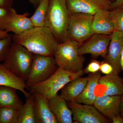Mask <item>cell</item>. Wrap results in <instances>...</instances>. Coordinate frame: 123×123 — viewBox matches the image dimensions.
Segmentation results:
<instances>
[{
    "label": "cell",
    "instance_id": "cell-20",
    "mask_svg": "<svg viewBox=\"0 0 123 123\" xmlns=\"http://www.w3.org/2000/svg\"><path fill=\"white\" fill-rule=\"evenodd\" d=\"M88 74V80L85 88L76 102L83 104L93 105L97 98L94 94L95 89L101 76V73L99 71Z\"/></svg>",
    "mask_w": 123,
    "mask_h": 123
},
{
    "label": "cell",
    "instance_id": "cell-18",
    "mask_svg": "<svg viewBox=\"0 0 123 123\" xmlns=\"http://www.w3.org/2000/svg\"><path fill=\"white\" fill-rule=\"evenodd\" d=\"M0 85L10 86L20 91L26 98L31 94V93L27 92L25 90L28 89L25 81L7 69L3 64H0Z\"/></svg>",
    "mask_w": 123,
    "mask_h": 123
},
{
    "label": "cell",
    "instance_id": "cell-34",
    "mask_svg": "<svg viewBox=\"0 0 123 123\" xmlns=\"http://www.w3.org/2000/svg\"><path fill=\"white\" fill-rule=\"evenodd\" d=\"M120 64L121 70L123 71V47L122 48L121 55H120Z\"/></svg>",
    "mask_w": 123,
    "mask_h": 123
},
{
    "label": "cell",
    "instance_id": "cell-26",
    "mask_svg": "<svg viewBox=\"0 0 123 123\" xmlns=\"http://www.w3.org/2000/svg\"><path fill=\"white\" fill-rule=\"evenodd\" d=\"M12 42L11 34L7 37L0 39V62L4 61L6 58Z\"/></svg>",
    "mask_w": 123,
    "mask_h": 123
},
{
    "label": "cell",
    "instance_id": "cell-13",
    "mask_svg": "<svg viewBox=\"0 0 123 123\" xmlns=\"http://www.w3.org/2000/svg\"><path fill=\"white\" fill-rule=\"evenodd\" d=\"M123 47V32L115 30L111 34L107 55L104 61L111 64L118 74L122 71L120 59Z\"/></svg>",
    "mask_w": 123,
    "mask_h": 123
},
{
    "label": "cell",
    "instance_id": "cell-21",
    "mask_svg": "<svg viewBox=\"0 0 123 123\" xmlns=\"http://www.w3.org/2000/svg\"><path fill=\"white\" fill-rule=\"evenodd\" d=\"M16 89L0 85V108L12 106L21 109L23 102L18 96Z\"/></svg>",
    "mask_w": 123,
    "mask_h": 123
},
{
    "label": "cell",
    "instance_id": "cell-6",
    "mask_svg": "<svg viewBox=\"0 0 123 123\" xmlns=\"http://www.w3.org/2000/svg\"><path fill=\"white\" fill-rule=\"evenodd\" d=\"M58 68L54 56L34 54L30 72L25 81L28 89L48 79Z\"/></svg>",
    "mask_w": 123,
    "mask_h": 123
},
{
    "label": "cell",
    "instance_id": "cell-17",
    "mask_svg": "<svg viewBox=\"0 0 123 123\" xmlns=\"http://www.w3.org/2000/svg\"><path fill=\"white\" fill-rule=\"evenodd\" d=\"M94 34L110 35L115 30L111 20V11L101 9L94 15L92 24Z\"/></svg>",
    "mask_w": 123,
    "mask_h": 123
},
{
    "label": "cell",
    "instance_id": "cell-37",
    "mask_svg": "<svg viewBox=\"0 0 123 123\" xmlns=\"http://www.w3.org/2000/svg\"></svg>",
    "mask_w": 123,
    "mask_h": 123
},
{
    "label": "cell",
    "instance_id": "cell-9",
    "mask_svg": "<svg viewBox=\"0 0 123 123\" xmlns=\"http://www.w3.org/2000/svg\"><path fill=\"white\" fill-rule=\"evenodd\" d=\"M110 35L94 34L79 46L78 51L81 55L91 54L95 57L105 58L107 55L111 39Z\"/></svg>",
    "mask_w": 123,
    "mask_h": 123
},
{
    "label": "cell",
    "instance_id": "cell-5",
    "mask_svg": "<svg viewBox=\"0 0 123 123\" xmlns=\"http://www.w3.org/2000/svg\"><path fill=\"white\" fill-rule=\"evenodd\" d=\"M84 74L83 69L77 73H74L59 68L48 79L32 86L29 90L30 92H37L48 100L56 95L59 91L69 82L82 76Z\"/></svg>",
    "mask_w": 123,
    "mask_h": 123
},
{
    "label": "cell",
    "instance_id": "cell-28",
    "mask_svg": "<svg viewBox=\"0 0 123 123\" xmlns=\"http://www.w3.org/2000/svg\"><path fill=\"white\" fill-rule=\"evenodd\" d=\"M101 64L100 62L95 60H92L83 69L84 73L93 74L99 71Z\"/></svg>",
    "mask_w": 123,
    "mask_h": 123
},
{
    "label": "cell",
    "instance_id": "cell-35",
    "mask_svg": "<svg viewBox=\"0 0 123 123\" xmlns=\"http://www.w3.org/2000/svg\"><path fill=\"white\" fill-rule=\"evenodd\" d=\"M42 0H29V2L34 6H38Z\"/></svg>",
    "mask_w": 123,
    "mask_h": 123
},
{
    "label": "cell",
    "instance_id": "cell-31",
    "mask_svg": "<svg viewBox=\"0 0 123 123\" xmlns=\"http://www.w3.org/2000/svg\"><path fill=\"white\" fill-rule=\"evenodd\" d=\"M123 6V0H115L112 2L111 5V9H113Z\"/></svg>",
    "mask_w": 123,
    "mask_h": 123
},
{
    "label": "cell",
    "instance_id": "cell-22",
    "mask_svg": "<svg viewBox=\"0 0 123 123\" xmlns=\"http://www.w3.org/2000/svg\"><path fill=\"white\" fill-rule=\"evenodd\" d=\"M34 101V94L31 93L30 96L26 98L25 103L21 109L18 123H36Z\"/></svg>",
    "mask_w": 123,
    "mask_h": 123
},
{
    "label": "cell",
    "instance_id": "cell-12",
    "mask_svg": "<svg viewBox=\"0 0 123 123\" xmlns=\"http://www.w3.org/2000/svg\"><path fill=\"white\" fill-rule=\"evenodd\" d=\"M121 102L120 95H103L97 97L93 105L111 121L113 117L120 115Z\"/></svg>",
    "mask_w": 123,
    "mask_h": 123
},
{
    "label": "cell",
    "instance_id": "cell-2",
    "mask_svg": "<svg viewBox=\"0 0 123 123\" xmlns=\"http://www.w3.org/2000/svg\"><path fill=\"white\" fill-rule=\"evenodd\" d=\"M69 16L66 0H50L45 26L51 31L59 43L69 39L68 28Z\"/></svg>",
    "mask_w": 123,
    "mask_h": 123
},
{
    "label": "cell",
    "instance_id": "cell-30",
    "mask_svg": "<svg viewBox=\"0 0 123 123\" xmlns=\"http://www.w3.org/2000/svg\"><path fill=\"white\" fill-rule=\"evenodd\" d=\"M15 0H0V7L10 9L12 8Z\"/></svg>",
    "mask_w": 123,
    "mask_h": 123
},
{
    "label": "cell",
    "instance_id": "cell-32",
    "mask_svg": "<svg viewBox=\"0 0 123 123\" xmlns=\"http://www.w3.org/2000/svg\"><path fill=\"white\" fill-rule=\"evenodd\" d=\"M112 123H123V118L121 115L113 117L111 120Z\"/></svg>",
    "mask_w": 123,
    "mask_h": 123
},
{
    "label": "cell",
    "instance_id": "cell-29",
    "mask_svg": "<svg viewBox=\"0 0 123 123\" xmlns=\"http://www.w3.org/2000/svg\"><path fill=\"white\" fill-rule=\"evenodd\" d=\"M99 71L105 75L112 74H119L115 70L111 64L104 61L101 62Z\"/></svg>",
    "mask_w": 123,
    "mask_h": 123
},
{
    "label": "cell",
    "instance_id": "cell-16",
    "mask_svg": "<svg viewBox=\"0 0 123 123\" xmlns=\"http://www.w3.org/2000/svg\"><path fill=\"white\" fill-rule=\"evenodd\" d=\"M27 12L18 14L12 8L10 9V14L8 23L5 31L8 33L12 32L18 35L34 27L29 18Z\"/></svg>",
    "mask_w": 123,
    "mask_h": 123
},
{
    "label": "cell",
    "instance_id": "cell-25",
    "mask_svg": "<svg viewBox=\"0 0 123 123\" xmlns=\"http://www.w3.org/2000/svg\"><path fill=\"white\" fill-rule=\"evenodd\" d=\"M112 22L115 30L123 32V6L113 9L111 11Z\"/></svg>",
    "mask_w": 123,
    "mask_h": 123
},
{
    "label": "cell",
    "instance_id": "cell-33",
    "mask_svg": "<svg viewBox=\"0 0 123 123\" xmlns=\"http://www.w3.org/2000/svg\"><path fill=\"white\" fill-rule=\"evenodd\" d=\"M6 31L0 29V39L8 37L10 35Z\"/></svg>",
    "mask_w": 123,
    "mask_h": 123
},
{
    "label": "cell",
    "instance_id": "cell-24",
    "mask_svg": "<svg viewBox=\"0 0 123 123\" xmlns=\"http://www.w3.org/2000/svg\"><path fill=\"white\" fill-rule=\"evenodd\" d=\"M21 110L12 106L0 108V123H18Z\"/></svg>",
    "mask_w": 123,
    "mask_h": 123
},
{
    "label": "cell",
    "instance_id": "cell-11",
    "mask_svg": "<svg viewBox=\"0 0 123 123\" xmlns=\"http://www.w3.org/2000/svg\"><path fill=\"white\" fill-rule=\"evenodd\" d=\"M123 92V78L117 74L101 76L94 90V94L97 97L121 96Z\"/></svg>",
    "mask_w": 123,
    "mask_h": 123
},
{
    "label": "cell",
    "instance_id": "cell-7",
    "mask_svg": "<svg viewBox=\"0 0 123 123\" xmlns=\"http://www.w3.org/2000/svg\"><path fill=\"white\" fill-rule=\"evenodd\" d=\"M94 15L80 13L69 14L68 25V39L81 44L93 34L92 24Z\"/></svg>",
    "mask_w": 123,
    "mask_h": 123
},
{
    "label": "cell",
    "instance_id": "cell-36",
    "mask_svg": "<svg viewBox=\"0 0 123 123\" xmlns=\"http://www.w3.org/2000/svg\"><path fill=\"white\" fill-rule=\"evenodd\" d=\"M120 115L123 118V92L121 95V102L120 105Z\"/></svg>",
    "mask_w": 123,
    "mask_h": 123
},
{
    "label": "cell",
    "instance_id": "cell-10",
    "mask_svg": "<svg viewBox=\"0 0 123 123\" xmlns=\"http://www.w3.org/2000/svg\"><path fill=\"white\" fill-rule=\"evenodd\" d=\"M112 2L111 0H66L69 14L80 13L94 15L98 10H109Z\"/></svg>",
    "mask_w": 123,
    "mask_h": 123
},
{
    "label": "cell",
    "instance_id": "cell-1",
    "mask_svg": "<svg viewBox=\"0 0 123 123\" xmlns=\"http://www.w3.org/2000/svg\"><path fill=\"white\" fill-rule=\"evenodd\" d=\"M13 42L34 54L53 56L59 44L46 26L34 27L20 34L12 35Z\"/></svg>",
    "mask_w": 123,
    "mask_h": 123
},
{
    "label": "cell",
    "instance_id": "cell-3",
    "mask_svg": "<svg viewBox=\"0 0 123 123\" xmlns=\"http://www.w3.org/2000/svg\"><path fill=\"white\" fill-rule=\"evenodd\" d=\"M34 55L23 46L12 42L3 64L26 81L30 72Z\"/></svg>",
    "mask_w": 123,
    "mask_h": 123
},
{
    "label": "cell",
    "instance_id": "cell-4",
    "mask_svg": "<svg viewBox=\"0 0 123 123\" xmlns=\"http://www.w3.org/2000/svg\"><path fill=\"white\" fill-rule=\"evenodd\" d=\"M79 46L77 42L70 39L59 43L53 55L57 66L74 73L83 70L85 59L79 54Z\"/></svg>",
    "mask_w": 123,
    "mask_h": 123
},
{
    "label": "cell",
    "instance_id": "cell-19",
    "mask_svg": "<svg viewBox=\"0 0 123 123\" xmlns=\"http://www.w3.org/2000/svg\"><path fill=\"white\" fill-rule=\"evenodd\" d=\"M78 77L66 84L61 89L60 96L66 101H76L84 91L87 84L88 76Z\"/></svg>",
    "mask_w": 123,
    "mask_h": 123
},
{
    "label": "cell",
    "instance_id": "cell-23",
    "mask_svg": "<svg viewBox=\"0 0 123 123\" xmlns=\"http://www.w3.org/2000/svg\"><path fill=\"white\" fill-rule=\"evenodd\" d=\"M50 0H42L30 19L34 27L45 26V19Z\"/></svg>",
    "mask_w": 123,
    "mask_h": 123
},
{
    "label": "cell",
    "instance_id": "cell-14",
    "mask_svg": "<svg viewBox=\"0 0 123 123\" xmlns=\"http://www.w3.org/2000/svg\"><path fill=\"white\" fill-rule=\"evenodd\" d=\"M36 123H57V120L49 106L48 100L37 92H33Z\"/></svg>",
    "mask_w": 123,
    "mask_h": 123
},
{
    "label": "cell",
    "instance_id": "cell-27",
    "mask_svg": "<svg viewBox=\"0 0 123 123\" xmlns=\"http://www.w3.org/2000/svg\"><path fill=\"white\" fill-rule=\"evenodd\" d=\"M10 14V9H7L0 7V29L5 31L8 23Z\"/></svg>",
    "mask_w": 123,
    "mask_h": 123
},
{
    "label": "cell",
    "instance_id": "cell-15",
    "mask_svg": "<svg viewBox=\"0 0 123 123\" xmlns=\"http://www.w3.org/2000/svg\"><path fill=\"white\" fill-rule=\"evenodd\" d=\"M49 108L55 117L58 123H72V111L69 108L67 101L58 94L48 100Z\"/></svg>",
    "mask_w": 123,
    "mask_h": 123
},
{
    "label": "cell",
    "instance_id": "cell-8",
    "mask_svg": "<svg viewBox=\"0 0 123 123\" xmlns=\"http://www.w3.org/2000/svg\"><path fill=\"white\" fill-rule=\"evenodd\" d=\"M72 111L74 123H108L111 121L99 112L93 105L81 104L76 101H67Z\"/></svg>",
    "mask_w": 123,
    "mask_h": 123
},
{
    "label": "cell",
    "instance_id": "cell-38",
    "mask_svg": "<svg viewBox=\"0 0 123 123\" xmlns=\"http://www.w3.org/2000/svg\"></svg>",
    "mask_w": 123,
    "mask_h": 123
}]
</instances>
